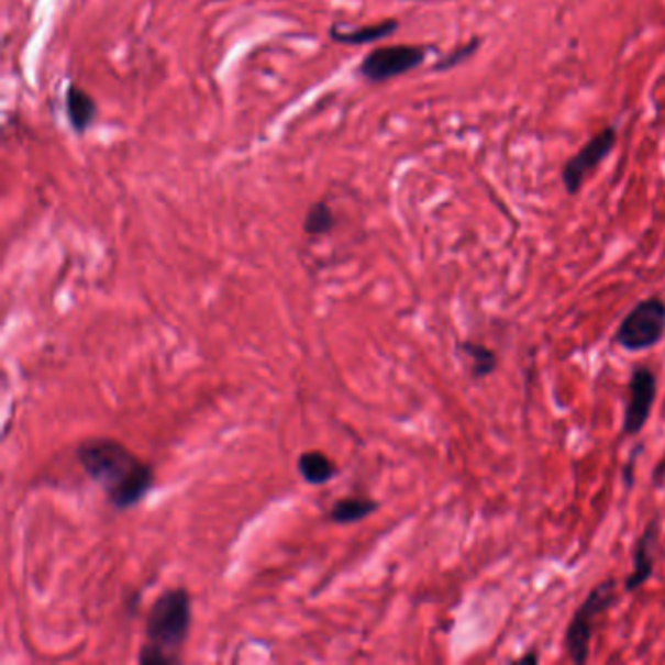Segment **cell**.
<instances>
[{
  "label": "cell",
  "mask_w": 665,
  "mask_h": 665,
  "mask_svg": "<svg viewBox=\"0 0 665 665\" xmlns=\"http://www.w3.org/2000/svg\"><path fill=\"white\" fill-rule=\"evenodd\" d=\"M78 463L92 483L104 490L118 510H130L147 496L155 470L123 443L108 437L88 440L77 450Z\"/></svg>",
  "instance_id": "obj_1"
},
{
  "label": "cell",
  "mask_w": 665,
  "mask_h": 665,
  "mask_svg": "<svg viewBox=\"0 0 665 665\" xmlns=\"http://www.w3.org/2000/svg\"><path fill=\"white\" fill-rule=\"evenodd\" d=\"M191 627V599L186 589H168L156 597L147 614V644L141 664H176Z\"/></svg>",
  "instance_id": "obj_2"
},
{
  "label": "cell",
  "mask_w": 665,
  "mask_h": 665,
  "mask_svg": "<svg viewBox=\"0 0 665 665\" xmlns=\"http://www.w3.org/2000/svg\"><path fill=\"white\" fill-rule=\"evenodd\" d=\"M617 588L619 581L614 578H607L601 584H597L568 622L564 634V650L574 664L581 665L588 662L597 619L617 605L619 599Z\"/></svg>",
  "instance_id": "obj_3"
},
{
  "label": "cell",
  "mask_w": 665,
  "mask_h": 665,
  "mask_svg": "<svg viewBox=\"0 0 665 665\" xmlns=\"http://www.w3.org/2000/svg\"><path fill=\"white\" fill-rule=\"evenodd\" d=\"M665 336V301L660 297H649L636 302L614 332V344L629 352H649Z\"/></svg>",
  "instance_id": "obj_4"
},
{
  "label": "cell",
  "mask_w": 665,
  "mask_h": 665,
  "mask_svg": "<svg viewBox=\"0 0 665 665\" xmlns=\"http://www.w3.org/2000/svg\"><path fill=\"white\" fill-rule=\"evenodd\" d=\"M428 47L422 45H385L363 57L359 75L369 82H385L418 69L428 59Z\"/></svg>",
  "instance_id": "obj_5"
},
{
  "label": "cell",
  "mask_w": 665,
  "mask_h": 665,
  "mask_svg": "<svg viewBox=\"0 0 665 665\" xmlns=\"http://www.w3.org/2000/svg\"><path fill=\"white\" fill-rule=\"evenodd\" d=\"M657 398V377L646 365H639L632 369L629 380V397L624 407V422L622 433L634 437L639 435L644 425L649 423Z\"/></svg>",
  "instance_id": "obj_6"
},
{
  "label": "cell",
  "mask_w": 665,
  "mask_h": 665,
  "mask_svg": "<svg viewBox=\"0 0 665 665\" xmlns=\"http://www.w3.org/2000/svg\"><path fill=\"white\" fill-rule=\"evenodd\" d=\"M614 145H617V130L611 125V128L599 131L596 137L589 138L588 143L564 165L562 181L570 196H576L581 190L589 174L594 173L597 166L613 153Z\"/></svg>",
  "instance_id": "obj_7"
},
{
  "label": "cell",
  "mask_w": 665,
  "mask_h": 665,
  "mask_svg": "<svg viewBox=\"0 0 665 665\" xmlns=\"http://www.w3.org/2000/svg\"><path fill=\"white\" fill-rule=\"evenodd\" d=\"M660 535H662V525L660 518L649 521V525L642 531V535L636 539L634 548H632V572L624 579V591L632 594L642 588L654 574L656 568L657 546H660Z\"/></svg>",
  "instance_id": "obj_8"
},
{
  "label": "cell",
  "mask_w": 665,
  "mask_h": 665,
  "mask_svg": "<svg viewBox=\"0 0 665 665\" xmlns=\"http://www.w3.org/2000/svg\"><path fill=\"white\" fill-rule=\"evenodd\" d=\"M398 30L397 20H383L377 24L367 26H347V24H332L329 30L330 40L342 45H365L390 37Z\"/></svg>",
  "instance_id": "obj_9"
},
{
  "label": "cell",
  "mask_w": 665,
  "mask_h": 665,
  "mask_svg": "<svg viewBox=\"0 0 665 665\" xmlns=\"http://www.w3.org/2000/svg\"><path fill=\"white\" fill-rule=\"evenodd\" d=\"M65 110H67L70 128L78 135H82L95 123L98 108H96L95 98L88 95L85 88L69 85L65 92Z\"/></svg>",
  "instance_id": "obj_10"
},
{
  "label": "cell",
  "mask_w": 665,
  "mask_h": 665,
  "mask_svg": "<svg viewBox=\"0 0 665 665\" xmlns=\"http://www.w3.org/2000/svg\"><path fill=\"white\" fill-rule=\"evenodd\" d=\"M457 347L458 354L467 359L470 375L475 379H486L496 372L498 355H496L492 347L484 346L475 340H463V342H458Z\"/></svg>",
  "instance_id": "obj_11"
},
{
  "label": "cell",
  "mask_w": 665,
  "mask_h": 665,
  "mask_svg": "<svg viewBox=\"0 0 665 665\" xmlns=\"http://www.w3.org/2000/svg\"><path fill=\"white\" fill-rule=\"evenodd\" d=\"M297 467H299V475L304 478V483L312 484V486L329 484L337 475L336 463L322 451L302 453L297 461Z\"/></svg>",
  "instance_id": "obj_12"
},
{
  "label": "cell",
  "mask_w": 665,
  "mask_h": 665,
  "mask_svg": "<svg viewBox=\"0 0 665 665\" xmlns=\"http://www.w3.org/2000/svg\"><path fill=\"white\" fill-rule=\"evenodd\" d=\"M377 510H379V501L363 498V496H350V498L337 500L332 506L330 519L340 525H350V523H357V521L369 518Z\"/></svg>",
  "instance_id": "obj_13"
},
{
  "label": "cell",
  "mask_w": 665,
  "mask_h": 665,
  "mask_svg": "<svg viewBox=\"0 0 665 665\" xmlns=\"http://www.w3.org/2000/svg\"><path fill=\"white\" fill-rule=\"evenodd\" d=\"M334 226H336V215L329 203L326 201L312 203L304 217V233L311 234V236H322V234H329Z\"/></svg>",
  "instance_id": "obj_14"
},
{
  "label": "cell",
  "mask_w": 665,
  "mask_h": 665,
  "mask_svg": "<svg viewBox=\"0 0 665 665\" xmlns=\"http://www.w3.org/2000/svg\"><path fill=\"white\" fill-rule=\"evenodd\" d=\"M478 45H480V40H476V37L475 40H470L468 44L461 45L455 52H451L450 55H445L443 59L437 60L433 70H450L453 67H458L461 63H465V60L470 59L475 55Z\"/></svg>",
  "instance_id": "obj_15"
},
{
  "label": "cell",
  "mask_w": 665,
  "mask_h": 665,
  "mask_svg": "<svg viewBox=\"0 0 665 665\" xmlns=\"http://www.w3.org/2000/svg\"><path fill=\"white\" fill-rule=\"evenodd\" d=\"M642 451H644V445H636L634 453H631V457H629L627 465H624V470H622V480H624L627 490L634 486V468H636V461H639V455H642Z\"/></svg>",
  "instance_id": "obj_16"
},
{
  "label": "cell",
  "mask_w": 665,
  "mask_h": 665,
  "mask_svg": "<svg viewBox=\"0 0 665 665\" xmlns=\"http://www.w3.org/2000/svg\"><path fill=\"white\" fill-rule=\"evenodd\" d=\"M652 483H654L656 488H662V486H665V458H662V461L657 463L656 468H654Z\"/></svg>",
  "instance_id": "obj_17"
},
{
  "label": "cell",
  "mask_w": 665,
  "mask_h": 665,
  "mask_svg": "<svg viewBox=\"0 0 665 665\" xmlns=\"http://www.w3.org/2000/svg\"><path fill=\"white\" fill-rule=\"evenodd\" d=\"M539 654L536 652H529L528 656H521L518 660V664H539Z\"/></svg>",
  "instance_id": "obj_18"
}]
</instances>
